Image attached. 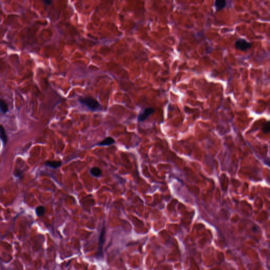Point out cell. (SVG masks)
Instances as JSON below:
<instances>
[{
	"label": "cell",
	"instance_id": "3",
	"mask_svg": "<svg viewBox=\"0 0 270 270\" xmlns=\"http://www.w3.org/2000/svg\"><path fill=\"white\" fill-rule=\"evenodd\" d=\"M155 112V109L152 107L147 108L145 109L143 113H140L138 116V120L139 121H144L150 116Z\"/></svg>",
	"mask_w": 270,
	"mask_h": 270
},
{
	"label": "cell",
	"instance_id": "12",
	"mask_svg": "<svg viewBox=\"0 0 270 270\" xmlns=\"http://www.w3.org/2000/svg\"><path fill=\"white\" fill-rule=\"evenodd\" d=\"M262 130L263 132L265 134H268L270 132V125L269 121H267L266 123L263 125Z\"/></svg>",
	"mask_w": 270,
	"mask_h": 270
},
{
	"label": "cell",
	"instance_id": "5",
	"mask_svg": "<svg viewBox=\"0 0 270 270\" xmlns=\"http://www.w3.org/2000/svg\"><path fill=\"white\" fill-rule=\"evenodd\" d=\"M0 139L2 140L4 145L8 142V137L5 133V129L1 125H0Z\"/></svg>",
	"mask_w": 270,
	"mask_h": 270
},
{
	"label": "cell",
	"instance_id": "8",
	"mask_svg": "<svg viewBox=\"0 0 270 270\" xmlns=\"http://www.w3.org/2000/svg\"><path fill=\"white\" fill-rule=\"evenodd\" d=\"M90 173L94 177H99L102 174V171L98 167H92L90 170Z\"/></svg>",
	"mask_w": 270,
	"mask_h": 270
},
{
	"label": "cell",
	"instance_id": "11",
	"mask_svg": "<svg viewBox=\"0 0 270 270\" xmlns=\"http://www.w3.org/2000/svg\"><path fill=\"white\" fill-rule=\"evenodd\" d=\"M0 110L4 113H6L8 111V106L5 101L2 99H0Z\"/></svg>",
	"mask_w": 270,
	"mask_h": 270
},
{
	"label": "cell",
	"instance_id": "4",
	"mask_svg": "<svg viewBox=\"0 0 270 270\" xmlns=\"http://www.w3.org/2000/svg\"><path fill=\"white\" fill-rule=\"evenodd\" d=\"M226 5V0H215V5L216 10H221L225 8Z\"/></svg>",
	"mask_w": 270,
	"mask_h": 270
},
{
	"label": "cell",
	"instance_id": "10",
	"mask_svg": "<svg viewBox=\"0 0 270 270\" xmlns=\"http://www.w3.org/2000/svg\"><path fill=\"white\" fill-rule=\"evenodd\" d=\"M45 212V208L43 206H39L35 208V213L39 217H41L44 215Z\"/></svg>",
	"mask_w": 270,
	"mask_h": 270
},
{
	"label": "cell",
	"instance_id": "7",
	"mask_svg": "<svg viewBox=\"0 0 270 270\" xmlns=\"http://www.w3.org/2000/svg\"><path fill=\"white\" fill-rule=\"evenodd\" d=\"M114 143H115V140L113 139V138L110 137H108L106 139H104L103 140H102V142H100L98 145L101 146H109Z\"/></svg>",
	"mask_w": 270,
	"mask_h": 270
},
{
	"label": "cell",
	"instance_id": "6",
	"mask_svg": "<svg viewBox=\"0 0 270 270\" xmlns=\"http://www.w3.org/2000/svg\"><path fill=\"white\" fill-rule=\"evenodd\" d=\"M62 163L60 161H47L45 163V165L53 168H57L60 167Z\"/></svg>",
	"mask_w": 270,
	"mask_h": 270
},
{
	"label": "cell",
	"instance_id": "2",
	"mask_svg": "<svg viewBox=\"0 0 270 270\" xmlns=\"http://www.w3.org/2000/svg\"><path fill=\"white\" fill-rule=\"evenodd\" d=\"M235 47L237 50L245 51L252 47V44L244 39H239L235 42Z\"/></svg>",
	"mask_w": 270,
	"mask_h": 270
},
{
	"label": "cell",
	"instance_id": "1",
	"mask_svg": "<svg viewBox=\"0 0 270 270\" xmlns=\"http://www.w3.org/2000/svg\"><path fill=\"white\" fill-rule=\"evenodd\" d=\"M80 101L82 104L86 106L87 107L89 108L91 110H97L99 108V107H100L99 102L92 97H87L83 98L80 99Z\"/></svg>",
	"mask_w": 270,
	"mask_h": 270
},
{
	"label": "cell",
	"instance_id": "13",
	"mask_svg": "<svg viewBox=\"0 0 270 270\" xmlns=\"http://www.w3.org/2000/svg\"><path fill=\"white\" fill-rule=\"evenodd\" d=\"M46 5H50L52 3V0H43Z\"/></svg>",
	"mask_w": 270,
	"mask_h": 270
},
{
	"label": "cell",
	"instance_id": "9",
	"mask_svg": "<svg viewBox=\"0 0 270 270\" xmlns=\"http://www.w3.org/2000/svg\"><path fill=\"white\" fill-rule=\"evenodd\" d=\"M105 235V228L104 227H103L101 232L100 235L99 244V249L100 250H101V251L102 250V246H103V244L104 243Z\"/></svg>",
	"mask_w": 270,
	"mask_h": 270
}]
</instances>
